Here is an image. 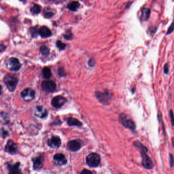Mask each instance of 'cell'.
<instances>
[{
	"mask_svg": "<svg viewBox=\"0 0 174 174\" xmlns=\"http://www.w3.org/2000/svg\"><path fill=\"white\" fill-rule=\"evenodd\" d=\"M170 167H173L174 165V158L172 154H170Z\"/></svg>",
	"mask_w": 174,
	"mask_h": 174,
	"instance_id": "4dcf8cb0",
	"label": "cell"
},
{
	"mask_svg": "<svg viewBox=\"0 0 174 174\" xmlns=\"http://www.w3.org/2000/svg\"><path fill=\"white\" fill-rule=\"evenodd\" d=\"M41 86L44 91L48 93H53L57 88L56 84L52 81H44L42 82Z\"/></svg>",
	"mask_w": 174,
	"mask_h": 174,
	"instance_id": "52a82bcc",
	"label": "cell"
},
{
	"mask_svg": "<svg viewBox=\"0 0 174 174\" xmlns=\"http://www.w3.org/2000/svg\"><path fill=\"white\" fill-rule=\"evenodd\" d=\"M20 1H21V2H26V0H20Z\"/></svg>",
	"mask_w": 174,
	"mask_h": 174,
	"instance_id": "f35d334b",
	"label": "cell"
},
{
	"mask_svg": "<svg viewBox=\"0 0 174 174\" xmlns=\"http://www.w3.org/2000/svg\"><path fill=\"white\" fill-rule=\"evenodd\" d=\"M49 1H55V0H49Z\"/></svg>",
	"mask_w": 174,
	"mask_h": 174,
	"instance_id": "ab89813d",
	"label": "cell"
},
{
	"mask_svg": "<svg viewBox=\"0 0 174 174\" xmlns=\"http://www.w3.org/2000/svg\"><path fill=\"white\" fill-rule=\"evenodd\" d=\"M3 81L8 90L11 92L15 90L19 82L17 78L10 74L6 75L3 79Z\"/></svg>",
	"mask_w": 174,
	"mask_h": 174,
	"instance_id": "6da1fadb",
	"label": "cell"
},
{
	"mask_svg": "<svg viewBox=\"0 0 174 174\" xmlns=\"http://www.w3.org/2000/svg\"><path fill=\"white\" fill-rule=\"evenodd\" d=\"M58 73H59V75L61 76V77H63V76L65 75V73L64 70L63 68H59V70H58Z\"/></svg>",
	"mask_w": 174,
	"mask_h": 174,
	"instance_id": "1f68e13d",
	"label": "cell"
},
{
	"mask_svg": "<svg viewBox=\"0 0 174 174\" xmlns=\"http://www.w3.org/2000/svg\"><path fill=\"white\" fill-rule=\"evenodd\" d=\"M57 46L60 50H63L66 47V45L60 40H58L57 42Z\"/></svg>",
	"mask_w": 174,
	"mask_h": 174,
	"instance_id": "4316f807",
	"label": "cell"
},
{
	"mask_svg": "<svg viewBox=\"0 0 174 174\" xmlns=\"http://www.w3.org/2000/svg\"><path fill=\"white\" fill-rule=\"evenodd\" d=\"M42 74L44 79H48L51 77V70L47 67H45L42 71Z\"/></svg>",
	"mask_w": 174,
	"mask_h": 174,
	"instance_id": "44dd1931",
	"label": "cell"
},
{
	"mask_svg": "<svg viewBox=\"0 0 174 174\" xmlns=\"http://www.w3.org/2000/svg\"><path fill=\"white\" fill-rule=\"evenodd\" d=\"M34 114L37 117L44 119L47 116L48 112L47 109L44 106H36L34 110Z\"/></svg>",
	"mask_w": 174,
	"mask_h": 174,
	"instance_id": "8fae6325",
	"label": "cell"
},
{
	"mask_svg": "<svg viewBox=\"0 0 174 174\" xmlns=\"http://www.w3.org/2000/svg\"><path fill=\"white\" fill-rule=\"evenodd\" d=\"M21 163L19 162L16 163L14 164L8 162L7 163V167L8 170L9 171L10 173L12 174H19L21 173V170L19 168Z\"/></svg>",
	"mask_w": 174,
	"mask_h": 174,
	"instance_id": "4fadbf2b",
	"label": "cell"
},
{
	"mask_svg": "<svg viewBox=\"0 0 174 174\" xmlns=\"http://www.w3.org/2000/svg\"><path fill=\"white\" fill-rule=\"evenodd\" d=\"M21 96L24 100L26 102H30L34 99L35 93L33 89L27 88L21 92Z\"/></svg>",
	"mask_w": 174,
	"mask_h": 174,
	"instance_id": "5b68a950",
	"label": "cell"
},
{
	"mask_svg": "<svg viewBox=\"0 0 174 174\" xmlns=\"http://www.w3.org/2000/svg\"><path fill=\"white\" fill-rule=\"evenodd\" d=\"M134 146H135L137 148H138L140 150V152L144 151L146 152H147V148H146V147H145L143 144H141L140 142H138V141L135 142H134Z\"/></svg>",
	"mask_w": 174,
	"mask_h": 174,
	"instance_id": "603a6c76",
	"label": "cell"
},
{
	"mask_svg": "<svg viewBox=\"0 0 174 174\" xmlns=\"http://www.w3.org/2000/svg\"><path fill=\"white\" fill-rule=\"evenodd\" d=\"M150 15V10L148 8H143L141 11L140 19L142 21H147Z\"/></svg>",
	"mask_w": 174,
	"mask_h": 174,
	"instance_id": "ac0fdd59",
	"label": "cell"
},
{
	"mask_svg": "<svg viewBox=\"0 0 174 174\" xmlns=\"http://www.w3.org/2000/svg\"><path fill=\"white\" fill-rule=\"evenodd\" d=\"M67 146L71 151L76 152L81 148V143L78 140H71L68 142Z\"/></svg>",
	"mask_w": 174,
	"mask_h": 174,
	"instance_id": "5bb4252c",
	"label": "cell"
},
{
	"mask_svg": "<svg viewBox=\"0 0 174 174\" xmlns=\"http://www.w3.org/2000/svg\"><path fill=\"white\" fill-rule=\"evenodd\" d=\"M31 12L33 14H39L41 12V8L37 4H35L31 8Z\"/></svg>",
	"mask_w": 174,
	"mask_h": 174,
	"instance_id": "cb8c5ba5",
	"label": "cell"
},
{
	"mask_svg": "<svg viewBox=\"0 0 174 174\" xmlns=\"http://www.w3.org/2000/svg\"><path fill=\"white\" fill-rule=\"evenodd\" d=\"M119 120L122 125L126 128L131 130H134L135 129V124L134 122L130 119L126 114H121L119 116Z\"/></svg>",
	"mask_w": 174,
	"mask_h": 174,
	"instance_id": "3957f363",
	"label": "cell"
},
{
	"mask_svg": "<svg viewBox=\"0 0 174 174\" xmlns=\"http://www.w3.org/2000/svg\"><path fill=\"white\" fill-rule=\"evenodd\" d=\"M95 64V61L94 59L92 58L89 60V65L90 66H94Z\"/></svg>",
	"mask_w": 174,
	"mask_h": 174,
	"instance_id": "d6a6232c",
	"label": "cell"
},
{
	"mask_svg": "<svg viewBox=\"0 0 174 174\" xmlns=\"http://www.w3.org/2000/svg\"><path fill=\"white\" fill-rule=\"evenodd\" d=\"M5 151L10 154H14L17 151V144L12 140H8L5 147Z\"/></svg>",
	"mask_w": 174,
	"mask_h": 174,
	"instance_id": "30bf717a",
	"label": "cell"
},
{
	"mask_svg": "<svg viewBox=\"0 0 174 174\" xmlns=\"http://www.w3.org/2000/svg\"><path fill=\"white\" fill-rule=\"evenodd\" d=\"M2 86L0 85V95L2 94Z\"/></svg>",
	"mask_w": 174,
	"mask_h": 174,
	"instance_id": "74e56055",
	"label": "cell"
},
{
	"mask_svg": "<svg viewBox=\"0 0 174 174\" xmlns=\"http://www.w3.org/2000/svg\"><path fill=\"white\" fill-rule=\"evenodd\" d=\"M96 96L99 101L102 103V104H108V102H110L112 99L111 93H108V91L105 93H101V92H96Z\"/></svg>",
	"mask_w": 174,
	"mask_h": 174,
	"instance_id": "ba28073f",
	"label": "cell"
},
{
	"mask_svg": "<svg viewBox=\"0 0 174 174\" xmlns=\"http://www.w3.org/2000/svg\"><path fill=\"white\" fill-rule=\"evenodd\" d=\"M67 123L70 126H81L83 125V124L80 121L71 117H69L67 119Z\"/></svg>",
	"mask_w": 174,
	"mask_h": 174,
	"instance_id": "d6986e66",
	"label": "cell"
},
{
	"mask_svg": "<svg viewBox=\"0 0 174 174\" xmlns=\"http://www.w3.org/2000/svg\"><path fill=\"white\" fill-rule=\"evenodd\" d=\"M86 162L89 167L96 168L98 166L101 162V158L98 154L95 153L90 154L86 158Z\"/></svg>",
	"mask_w": 174,
	"mask_h": 174,
	"instance_id": "7a4b0ae2",
	"label": "cell"
},
{
	"mask_svg": "<svg viewBox=\"0 0 174 174\" xmlns=\"http://www.w3.org/2000/svg\"><path fill=\"white\" fill-rule=\"evenodd\" d=\"M67 102L66 99L60 96H56L51 100L52 106L56 108H59Z\"/></svg>",
	"mask_w": 174,
	"mask_h": 174,
	"instance_id": "9c48e42d",
	"label": "cell"
},
{
	"mask_svg": "<svg viewBox=\"0 0 174 174\" xmlns=\"http://www.w3.org/2000/svg\"><path fill=\"white\" fill-rule=\"evenodd\" d=\"M39 34L43 38H47L51 36V31L47 27L42 26L38 31Z\"/></svg>",
	"mask_w": 174,
	"mask_h": 174,
	"instance_id": "e0dca14e",
	"label": "cell"
},
{
	"mask_svg": "<svg viewBox=\"0 0 174 174\" xmlns=\"http://www.w3.org/2000/svg\"><path fill=\"white\" fill-rule=\"evenodd\" d=\"M44 15L46 18H49L53 15V12L51 11V10L50 8H46L44 10Z\"/></svg>",
	"mask_w": 174,
	"mask_h": 174,
	"instance_id": "d4e9b609",
	"label": "cell"
},
{
	"mask_svg": "<svg viewBox=\"0 0 174 174\" xmlns=\"http://www.w3.org/2000/svg\"><path fill=\"white\" fill-rule=\"evenodd\" d=\"M142 157V164L145 168L151 170L154 168L153 163L152 162L149 157L147 155L146 152L141 151Z\"/></svg>",
	"mask_w": 174,
	"mask_h": 174,
	"instance_id": "8992f818",
	"label": "cell"
},
{
	"mask_svg": "<svg viewBox=\"0 0 174 174\" xmlns=\"http://www.w3.org/2000/svg\"><path fill=\"white\" fill-rule=\"evenodd\" d=\"M168 70H169V68H168V63H166L164 67V72H165V74H168Z\"/></svg>",
	"mask_w": 174,
	"mask_h": 174,
	"instance_id": "e575fe53",
	"label": "cell"
},
{
	"mask_svg": "<svg viewBox=\"0 0 174 174\" xmlns=\"http://www.w3.org/2000/svg\"><path fill=\"white\" fill-rule=\"evenodd\" d=\"M7 66L9 70L16 72L21 68V64L18 59L12 57L9 59Z\"/></svg>",
	"mask_w": 174,
	"mask_h": 174,
	"instance_id": "277c9868",
	"label": "cell"
},
{
	"mask_svg": "<svg viewBox=\"0 0 174 174\" xmlns=\"http://www.w3.org/2000/svg\"><path fill=\"white\" fill-rule=\"evenodd\" d=\"M33 168L35 170H38L42 168L43 166L44 157L42 155H39V156L34 158L33 159Z\"/></svg>",
	"mask_w": 174,
	"mask_h": 174,
	"instance_id": "9a60e30c",
	"label": "cell"
},
{
	"mask_svg": "<svg viewBox=\"0 0 174 174\" xmlns=\"http://www.w3.org/2000/svg\"><path fill=\"white\" fill-rule=\"evenodd\" d=\"M81 173V174H88V173H89V174H92V172H91V171H90V170H85Z\"/></svg>",
	"mask_w": 174,
	"mask_h": 174,
	"instance_id": "d590c367",
	"label": "cell"
},
{
	"mask_svg": "<svg viewBox=\"0 0 174 174\" xmlns=\"http://www.w3.org/2000/svg\"><path fill=\"white\" fill-rule=\"evenodd\" d=\"M79 6H80V4L77 1H73L68 4L67 8L71 11L74 12L78 9Z\"/></svg>",
	"mask_w": 174,
	"mask_h": 174,
	"instance_id": "ffe728a7",
	"label": "cell"
},
{
	"mask_svg": "<svg viewBox=\"0 0 174 174\" xmlns=\"http://www.w3.org/2000/svg\"><path fill=\"white\" fill-rule=\"evenodd\" d=\"M53 160L57 165H63L67 163V159L63 154L58 153L53 156Z\"/></svg>",
	"mask_w": 174,
	"mask_h": 174,
	"instance_id": "2e32d148",
	"label": "cell"
},
{
	"mask_svg": "<svg viewBox=\"0 0 174 174\" xmlns=\"http://www.w3.org/2000/svg\"><path fill=\"white\" fill-rule=\"evenodd\" d=\"M61 144V140L59 137L53 136L47 141V145L49 147L53 149L59 148Z\"/></svg>",
	"mask_w": 174,
	"mask_h": 174,
	"instance_id": "7c38bea8",
	"label": "cell"
},
{
	"mask_svg": "<svg viewBox=\"0 0 174 174\" xmlns=\"http://www.w3.org/2000/svg\"><path fill=\"white\" fill-rule=\"evenodd\" d=\"M174 30V20L173 22L172 23V24L170 25V26L169 27L168 32H167V34H170Z\"/></svg>",
	"mask_w": 174,
	"mask_h": 174,
	"instance_id": "f1b7e54d",
	"label": "cell"
},
{
	"mask_svg": "<svg viewBox=\"0 0 174 174\" xmlns=\"http://www.w3.org/2000/svg\"><path fill=\"white\" fill-rule=\"evenodd\" d=\"M4 49H5V47H4L3 46V45H1V46H0V52H1V51L4 50Z\"/></svg>",
	"mask_w": 174,
	"mask_h": 174,
	"instance_id": "8d00e7d4",
	"label": "cell"
},
{
	"mask_svg": "<svg viewBox=\"0 0 174 174\" xmlns=\"http://www.w3.org/2000/svg\"><path fill=\"white\" fill-rule=\"evenodd\" d=\"M40 51L42 55L44 56H47L50 53L49 48L47 47H46V46H44V45L41 47L40 49Z\"/></svg>",
	"mask_w": 174,
	"mask_h": 174,
	"instance_id": "7402d4cb",
	"label": "cell"
},
{
	"mask_svg": "<svg viewBox=\"0 0 174 174\" xmlns=\"http://www.w3.org/2000/svg\"><path fill=\"white\" fill-rule=\"evenodd\" d=\"M63 36L67 40H71L72 38V35L71 32H67Z\"/></svg>",
	"mask_w": 174,
	"mask_h": 174,
	"instance_id": "83f0119b",
	"label": "cell"
},
{
	"mask_svg": "<svg viewBox=\"0 0 174 174\" xmlns=\"http://www.w3.org/2000/svg\"><path fill=\"white\" fill-rule=\"evenodd\" d=\"M2 132H1V133L2 134V136H3L4 138H5V137H6V136L8 135V133L7 131H6V130H3V129H2Z\"/></svg>",
	"mask_w": 174,
	"mask_h": 174,
	"instance_id": "836d02e7",
	"label": "cell"
},
{
	"mask_svg": "<svg viewBox=\"0 0 174 174\" xmlns=\"http://www.w3.org/2000/svg\"><path fill=\"white\" fill-rule=\"evenodd\" d=\"M170 120H171V123L173 126H174V116L173 112L172 110L170 111Z\"/></svg>",
	"mask_w": 174,
	"mask_h": 174,
	"instance_id": "f546056e",
	"label": "cell"
},
{
	"mask_svg": "<svg viewBox=\"0 0 174 174\" xmlns=\"http://www.w3.org/2000/svg\"><path fill=\"white\" fill-rule=\"evenodd\" d=\"M38 31L37 29V27H33L31 28L30 29V33L32 36L33 37H35L36 36L38 35V34H39L38 33Z\"/></svg>",
	"mask_w": 174,
	"mask_h": 174,
	"instance_id": "484cf974",
	"label": "cell"
}]
</instances>
